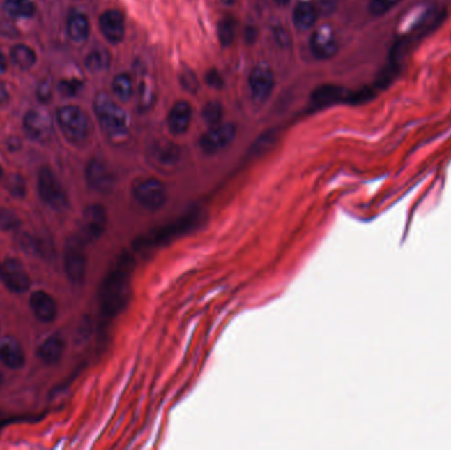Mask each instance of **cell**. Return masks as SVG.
Here are the masks:
<instances>
[{"label":"cell","mask_w":451,"mask_h":450,"mask_svg":"<svg viewBox=\"0 0 451 450\" xmlns=\"http://www.w3.org/2000/svg\"><path fill=\"white\" fill-rule=\"evenodd\" d=\"M131 271V259L123 257L105 280L100 290V305L103 315L107 318L116 316L127 303Z\"/></svg>","instance_id":"6da1fadb"},{"label":"cell","mask_w":451,"mask_h":450,"mask_svg":"<svg viewBox=\"0 0 451 450\" xmlns=\"http://www.w3.org/2000/svg\"><path fill=\"white\" fill-rule=\"evenodd\" d=\"M94 111L103 133L112 142H122L130 134V121L124 110L106 94L99 93L94 99Z\"/></svg>","instance_id":"7a4b0ae2"},{"label":"cell","mask_w":451,"mask_h":450,"mask_svg":"<svg viewBox=\"0 0 451 450\" xmlns=\"http://www.w3.org/2000/svg\"><path fill=\"white\" fill-rule=\"evenodd\" d=\"M57 123L63 136L75 146L85 142L90 131L89 118L78 106H63L57 111Z\"/></svg>","instance_id":"3957f363"},{"label":"cell","mask_w":451,"mask_h":450,"mask_svg":"<svg viewBox=\"0 0 451 450\" xmlns=\"http://www.w3.org/2000/svg\"><path fill=\"white\" fill-rule=\"evenodd\" d=\"M131 195L140 207L151 211L164 207L168 198L165 185L155 177L137 179L131 186Z\"/></svg>","instance_id":"277c9868"},{"label":"cell","mask_w":451,"mask_h":450,"mask_svg":"<svg viewBox=\"0 0 451 450\" xmlns=\"http://www.w3.org/2000/svg\"><path fill=\"white\" fill-rule=\"evenodd\" d=\"M86 242L78 235L68 241L65 248V272L73 284H82L86 276L87 257L85 253Z\"/></svg>","instance_id":"5b68a950"},{"label":"cell","mask_w":451,"mask_h":450,"mask_svg":"<svg viewBox=\"0 0 451 450\" xmlns=\"http://www.w3.org/2000/svg\"><path fill=\"white\" fill-rule=\"evenodd\" d=\"M38 195L40 198L54 210H62L68 207V195L54 172L48 167L38 172Z\"/></svg>","instance_id":"8992f818"},{"label":"cell","mask_w":451,"mask_h":450,"mask_svg":"<svg viewBox=\"0 0 451 450\" xmlns=\"http://www.w3.org/2000/svg\"><path fill=\"white\" fill-rule=\"evenodd\" d=\"M107 223L109 216L105 207L99 204L89 205L82 213L79 237L86 243L97 241L106 232Z\"/></svg>","instance_id":"52a82bcc"},{"label":"cell","mask_w":451,"mask_h":450,"mask_svg":"<svg viewBox=\"0 0 451 450\" xmlns=\"http://www.w3.org/2000/svg\"><path fill=\"white\" fill-rule=\"evenodd\" d=\"M236 136V126L234 123H223L211 126V128L201 136L199 147L204 153L215 155L231 144Z\"/></svg>","instance_id":"ba28073f"},{"label":"cell","mask_w":451,"mask_h":450,"mask_svg":"<svg viewBox=\"0 0 451 450\" xmlns=\"http://www.w3.org/2000/svg\"><path fill=\"white\" fill-rule=\"evenodd\" d=\"M25 134L37 143H48L53 136V122L45 110L32 109L23 121Z\"/></svg>","instance_id":"9c48e42d"},{"label":"cell","mask_w":451,"mask_h":450,"mask_svg":"<svg viewBox=\"0 0 451 450\" xmlns=\"http://www.w3.org/2000/svg\"><path fill=\"white\" fill-rule=\"evenodd\" d=\"M0 279L15 293H24L31 287V278L24 264L16 257H7L0 267Z\"/></svg>","instance_id":"30bf717a"},{"label":"cell","mask_w":451,"mask_h":450,"mask_svg":"<svg viewBox=\"0 0 451 450\" xmlns=\"http://www.w3.org/2000/svg\"><path fill=\"white\" fill-rule=\"evenodd\" d=\"M250 89L252 100L263 105L268 100L275 87V74L267 63H260L250 74Z\"/></svg>","instance_id":"8fae6325"},{"label":"cell","mask_w":451,"mask_h":450,"mask_svg":"<svg viewBox=\"0 0 451 450\" xmlns=\"http://www.w3.org/2000/svg\"><path fill=\"white\" fill-rule=\"evenodd\" d=\"M86 181L93 190L107 195L114 189L115 177L105 161L93 158L86 167Z\"/></svg>","instance_id":"7c38bea8"},{"label":"cell","mask_w":451,"mask_h":450,"mask_svg":"<svg viewBox=\"0 0 451 450\" xmlns=\"http://www.w3.org/2000/svg\"><path fill=\"white\" fill-rule=\"evenodd\" d=\"M339 44L334 31L323 25L314 31L310 38V50L318 60H329L338 53Z\"/></svg>","instance_id":"4fadbf2b"},{"label":"cell","mask_w":451,"mask_h":450,"mask_svg":"<svg viewBox=\"0 0 451 450\" xmlns=\"http://www.w3.org/2000/svg\"><path fill=\"white\" fill-rule=\"evenodd\" d=\"M99 28L102 35L111 44L122 43L125 35V24L122 13L116 10H109L99 17Z\"/></svg>","instance_id":"5bb4252c"},{"label":"cell","mask_w":451,"mask_h":450,"mask_svg":"<svg viewBox=\"0 0 451 450\" xmlns=\"http://www.w3.org/2000/svg\"><path fill=\"white\" fill-rule=\"evenodd\" d=\"M151 158L152 161L160 167L171 168L181 158V148L168 140H160L152 147Z\"/></svg>","instance_id":"9a60e30c"},{"label":"cell","mask_w":451,"mask_h":450,"mask_svg":"<svg viewBox=\"0 0 451 450\" xmlns=\"http://www.w3.org/2000/svg\"><path fill=\"white\" fill-rule=\"evenodd\" d=\"M29 305H31V309L33 310L35 316L41 322L49 324V322L54 321V318L57 317V304H56L54 299L44 291H36L33 293L29 299Z\"/></svg>","instance_id":"2e32d148"},{"label":"cell","mask_w":451,"mask_h":450,"mask_svg":"<svg viewBox=\"0 0 451 450\" xmlns=\"http://www.w3.org/2000/svg\"><path fill=\"white\" fill-rule=\"evenodd\" d=\"M0 362L13 370L24 366V350L16 338L4 337L0 340Z\"/></svg>","instance_id":"e0dca14e"},{"label":"cell","mask_w":451,"mask_h":450,"mask_svg":"<svg viewBox=\"0 0 451 450\" xmlns=\"http://www.w3.org/2000/svg\"><path fill=\"white\" fill-rule=\"evenodd\" d=\"M192 122V107L188 102L180 100L171 106L168 115V127L173 135H183Z\"/></svg>","instance_id":"ac0fdd59"},{"label":"cell","mask_w":451,"mask_h":450,"mask_svg":"<svg viewBox=\"0 0 451 450\" xmlns=\"http://www.w3.org/2000/svg\"><path fill=\"white\" fill-rule=\"evenodd\" d=\"M318 15L317 6L314 3L303 0L296 6L293 11V24L298 31L306 32L314 27Z\"/></svg>","instance_id":"d6986e66"},{"label":"cell","mask_w":451,"mask_h":450,"mask_svg":"<svg viewBox=\"0 0 451 450\" xmlns=\"http://www.w3.org/2000/svg\"><path fill=\"white\" fill-rule=\"evenodd\" d=\"M349 97V93L338 85H322L318 86L317 89L313 90L312 93V102L316 106H329L338 102H346Z\"/></svg>","instance_id":"ffe728a7"},{"label":"cell","mask_w":451,"mask_h":450,"mask_svg":"<svg viewBox=\"0 0 451 450\" xmlns=\"http://www.w3.org/2000/svg\"><path fill=\"white\" fill-rule=\"evenodd\" d=\"M68 36L75 44H84L90 36V23L85 13H73L66 23Z\"/></svg>","instance_id":"44dd1931"},{"label":"cell","mask_w":451,"mask_h":450,"mask_svg":"<svg viewBox=\"0 0 451 450\" xmlns=\"http://www.w3.org/2000/svg\"><path fill=\"white\" fill-rule=\"evenodd\" d=\"M63 341L59 336H53L49 337L48 340L41 343V346L38 347L37 355L38 358L47 363V365H56L57 362H60L63 354Z\"/></svg>","instance_id":"7402d4cb"},{"label":"cell","mask_w":451,"mask_h":450,"mask_svg":"<svg viewBox=\"0 0 451 450\" xmlns=\"http://www.w3.org/2000/svg\"><path fill=\"white\" fill-rule=\"evenodd\" d=\"M4 11L15 19H31L37 13L32 0H4Z\"/></svg>","instance_id":"603a6c76"},{"label":"cell","mask_w":451,"mask_h":450,"mask_svg":"<svg viewBox=\"0 0 451 450\" xmlns=\"http://www.w3.org/2000/svg\"><path fill=\"white\" fill-rule=\"evenodd\" d=\"M11 60L19 69L29 70L36 63V53L28 45L19 44L11 49Z\"/></svg>","instance_id":"cb8c5ba5"},{"label":"cell","mask_w":451,"mask_h":450,"mask_svg":"<svg viewBox=\"0 0 451 450\" xmlns=\"http://www.w3.org/2000/svg\"><path fill=\"white\" fill-rule=\"evenodd\" d=\"M86 69L91 73H102L110 68L111 57L107 50L95 49L89 53L85 60Z\"/></svg>","instance_id":"d4e9b609"},{"label":"cell","mask_w":451,"mask_h":450,"mask_svg":"<svg viewBox=\"0 0 451 450\" xmlns=\"http://www.w3.org/2000/svg\"><path fill=\"white\" fill-rule=\"evenodd\" d=\"M112 93L123 102L130 100L134 94V82L131 75L127 73L118 74L112 80Z\"/></svg>","instance_id":"484cf974"},{"label":"cell","mask_w":451,"mask_h":450,"mask_svg":"<svg viewBox=\"0 0 451 450\" xmlns=\"http://www.w3.org/2000/svg\"><path fill=\"white\" fill-rule=\"evenodd\" d=\"M236 22L232 16L222 17L218 23V38L222 47H230L235 38Z\"/></svg>","instance_id":"4316f807"},{"label":"cell","mask_w":451,"mask_h":450,"mask_svg":"<svg viewBox=\"0 0 451 450\" xmlns=\"http://www.w3.org/2000/svg\"><path fill=\"white\" fill-rule=\"evenodd\" d=\"M202 119L204 122L208 123V126H217L220 124L223 117V106L218 100L208 102L202 109Z\"/></svg>","instance_id":"83f0119b"},{"label":"cell","mask_w":451,"mask_h":450,"mask_svg":"<svg viewBox=\"0 0 451 450\" xmlns=\"http://www.w3.org/2000/svg\"><path fill=\"white\" fill-rule=\"evenodd\" d=\"M403 0H369L368 13L372 16H384L397 7Z\"/></svg>","instance_id":"f1b7e54d"},{"label":"cell","mask_w":451,"mask_h":450,"mask_svg":"<svg viewBox=\"0 0 451 450\" xmlns=\"http://www.w3.org/2000/svg\"><path fill=\"white\" fill-rule=\"evenodd\" d=\"M20 219L13 213V210L1 207L0 209V230L11 232L16 230L20 226Z\"/></svg>","instance_id":"f546056e"},{"label":"cell","mask_w":451,"mask_h":450,"mask_svg":"<svg viewBox=\"0 0 451 450\" xmlns=\"http://www.w3.org/2000/svg\"><path fill=\"white\" fill-rule=\"evenodd\" d=\"M180 82L183 90H186L190 94H194L199 90V81L194 72L189 68H183V72L180 74Z\"/></svg>","instance_id":"4dcf8cb0"},{"label":"cell","mask_w":451,"mask_h":450,"mask_svg":"<svg viewBox=\"0 0 451 450\" xmlns=\"http://www.w3.org/2000/svg\"><path fill=\"white\" fill-rule=\"evenodd\" d=\"M84 87V82L77 78H70V80H62L59 84V91L61 93L63 97L72 98L75 97Z\"/></svg>","instance_id":"1f68e13d"},{"label":"cell","mask_w":451,"mask_h":450,"mask_svg":"<svg viewBox=\"0 0 451 450\" xmlns=\"http://www.w3.org/2000/svg\"><path fill=\"white\" fill-rule=\"evenodd\" d=\"M7 189H8V192L13 197L23 198L25 195V189H26V185H25V180L23 179V176L13 174V177L7 183Z\"/></svg>","instance_id":"d6a6232c"},{"label":"cell","mask_w":451,"mask_h":450,"mask_svg":"<svg viewBox=\"0 0 451 450\" xmlns=\"http://www.w3.org/2000/svg\"><path fill=\"white\" fill-rule=\"evenodd\" d=\"M53 98V91H52V84L49 80H44L38 87H37V99L41 103H49Z\"/></svg>","instance_id":"836d02e7"},{"label":"cell","mask_w":451,"mask_h":450,"mask_svg":"<svg viewBox=\"0 0 451 450\" xmlns=\"http://www.w3.org/2000/svg\"><path fill=\"white\" fill-rule=\"evenodd\" d=\"M338 6H339V0H318V13L323 16H329L337 11Z\"/></svg>","instance_id":"e575fe53"},{"label":"cell","mask_w":451,"mask_h":450,"mask_svg":"<svg viewBox=\"0 0 451 450\" xmlns=\"http://www.w3.org/2000/svg\"><path fill=\"white\" fill-rule=\"evenodd\" d=\"M205 81L210 87H214V89H222L224 86V80H223L222 74L217 69L208 70L206 75H205Z\"/></svg>","instance_id":"d590c367"},{"label":"cell","mask_w":451,"mask_h":450,"mask_svg":"<svg viewBox=\"0 0 451 450\" xmlns=\"http://www.w3.org/2000/svg\"><path fill=\"white\" fill-rule=\"evenodd\" d=\"M10 102V93L6 85L0 81V107H4Z\"/></svg>","instance_id":"8d00e7d4"},{"label":"cell","mask_w":451,"mask_h":450,"mask_svg":"<svg viewBox=\"0 0 451 450\" xmlns=\"http://www.w3.org/2000/svg\"><path fill=\"white\" fill-rule=\"evenodd\" d=\"M275 36L277 38V43H279L280 45H289V43H291V37L288 36V33H286L284 29H279V31L275 33Z\"/></svg>","instance_id":"74e56055"},{"label":"cell","mask_w":451,"mask_h":450,"mask_svg":"<svg viewBox=\"0 0 451 450\" xmlns=\"http://www.w3.org/2000/svg\"><path fill=\"white\" fill-rule=\"evenodd\" d=\"M7 68H8V61H7V57L4 56L3 50L0 49V73L6 72V70H7Z\"/></svg>","instance_id":"f35d334b"},{"label":"cell","mask_w":451,"mask_h":450,"mask_svg":"<svg viewBox=\"0 0 451 450\" xmlns=\"http://www.w3.org/2000/svg\"><path fill=\"white\" fill-rule=\"evenodd\" d=\"M257 36V31H251V29H247V31H245V41H247V43H254Z\"/></svg>","instance_id":"ab89813d"},{"label":"cell","mask_w":451,"mask_h":450,"mask_svg":"<svg viewBox=\"0 0 451 450\" xmlns=\"http://www.w3.org/2000/svg\"><path fill=\"white\" fill-rule=\"evenodd\" d=\"M275 3H277V4H280V6H285V4H288L291 0H273Z\"/></svg>","instance_id":"60d3db41"},{"label":"cell","mask_w":451,"mask_h":450,"mask_svg":"<svg viewBox=\"0 0 451 450\" xmlns=\"http://www.w3.org/2000/svg\"><path fill=\"white\" fill-rule=\"evenodd\" d=\"M222 3L226 4V6H232V4L236 3V0H222Z\"/></svg>","instance_id":"b9f144b4"},{"label":"cell","mask_w":451,"mask_h":450,"mask_svg":"<svg viewBox=\"0 0 451 450\" xmlns=\"http://www.w3.org/2000/svg\"><path fill=\"white\" fill-rule=\"evenodd\" d=\"M1 177H3V170H1V167H0V180H1Z\"/></svg>","instance_id":"7bdbcfd3"},{"label":"cell","mask_w":451,"mask_h":450,"mask_svg":"<svg viewBox=\"0 0 451 450\" xmlns=\"http://www.w3.org/2000/svg\"><path fill=\"white\" fill-rule=\"evenodd\" d=\"M1 382H3V377H1V373H0V386H1Z\"/></svg>","instance_id":"ee69618b"},{"label":"cell","mask_w":451,"mask_h":450,"mask_svg":"<svg viewBox=\"0 0 451 450\" xmlns=\"http://www.w3.org/2000/svg\"><path fill=\"white\" fill-rule=\"evenodd\" d=\"M0 267H1V263H0Z\"/></svg>","instance_id":"f6af8a7d"}]
</instances>
